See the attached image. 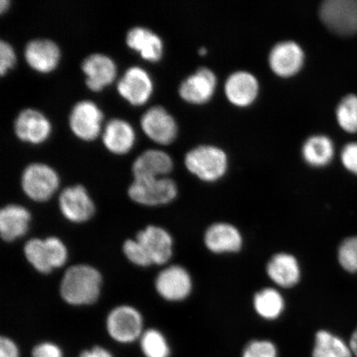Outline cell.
I'll list each match as a JSON object with an SVG mask.
<instances>
[{"mask_svg":"<svg viewBox=\"0 0 357 357\" xmlns=\"http://www.w3.org/2000/svg\"><path fill=\"white\" fill-rule=\"evenodd\" d=\"M102 275L95 267L75 265L66 270L60 285L62 298L70 305L95 303L100 297Z\"/></svg>","mask_w":357,"mask_h":357,"instance_id":"1","label":"cell"},{"mask_svg":"<svg viewBox=\"0 0 357 357\" xmlns=\"http://www.w3.org/2000/svg\"><path fill=\"white\" fill-rule=\"evenodd\" d=\"M177 193L176 183L167 177L135 178L128 190L134 202L151 207L171 203Z\"/></svg>","mask_w":357,"mask_h":357,"instance_id":"2","label":"cell"},{"mask_svg":"<svg viewBox=\"0 0 357 357\" xmlns=\"http://www.w3.org/2000/svg\"><path fill=\"white\" fill-rule=\"evenodd\" d=\"M21 185L29 199L36 202H46L58 190L60 178L55 169L48 165L33 163L22 172Z\"/></svg>","mask_w":357,"mask_h":357,"instance_id":"3","label":"cell"},{"mask_svg":"<svg viewBox=\"0 0 357 357\" xmlns=\"http://www.w3.org/2000/svg\"><path fill=\"white\" fill-rule=\"evenodd\" d=\"M185 166L200 180L212 182L218 180L227 171V156L214 146H199L185 156Z\"/></svg>","mask_w":357,"mask_h":357,"instance_id":"4","label":"cell"},{"mask_svg":"<svg viewBox=\"0 0 357 357\" xmlns=\"http://www.w3.org/2000/svg\"><path fill=\"white\" fill-rule=\"evenodd\" d=\"M107 331L115 342L128 344L140 339L144 331V319L132 306L121 305L112 310L106 321Z\"/></svg>","mask_w":357,"mask_h":357,"instance_id":"5","label":"cell"},{"mask_svg":"<svg viewBox=\"0 0 357 357\" xmlns=\"http://www.w3.org/2000/svg\"><path fill=\"white\" fill-rule=\"evenodd\" d=\"M320 17L335 33H357V0H328L320 8Z\"/></svg>","mask_w":357,"mask_h":357,"instance_id":"6","label":"cell"},{"mask_svg":"<svg viewBox=\"0 0 357 357\" xmlns=\"http://www.w3.org/2000/svg\"><path fill=\"white\" fill-rule=\"evenodd\" d=\"M102 111L95 102L82 100L70 112L69 124L75 136L84 141H93L99 136L102 121Z\"/></svg>","mask_w":357,"mask_h":357,"instance_id":"7","label":"cell"},{"mask_svg":"<svg viewBox=\"0 0 357 357\" xmlns=\"http://www.w3.org/2000/svg\"><path fill=\"white\" fill-rule=\"evenodd\" d=\"M141 127L151 140L162 145L172 144L177 135L175 119L162 106L147 109L142 116Z\"/></svg>","mask_w":357,"mask_h":357,"instance_id":"8","label":"cell"},{"mask_svg":"<svg viewBox=\"0 0 357 357\" xmlns=\"http://www.w3.org/2000/svg\"><path fill=\"white\" fill-rule=\"evenodd\" d=\"M60 211L67 220L82 223L91 220L96 212L93 204L84 186L67 187L59 197Z\"/></svg>","mask_w":357,"mask_h":357,"instance_id":"9","label":"cell"},{"mask_svg":"<svg viewBox=\"0 0 357 357\" xmlns=\"http://www.w3.org/2000/svg\"><path fill=\"white\" fill-rule=\"evenodd\" d=\"M156 291L164 300L177 302L185 300L192 290V280L184 267L171 266L164 269L155 279Z\"/></svg>","mask_w":357,"mask_h":357,"instance_id":"10","label":"cell"},{"mask_svg":"<svg viewBox=\"0 0 357 357\" xmlns=\"http://www.w3.org/2000/svg\"><path fill=\"white\" fill-rule=\"evenodd\" d=\"M117 89L124 100L132 105L139 106L149 100L153 91V84L144 69L132 66L119 79Z\"/></svg>","mask_w":357,"mask_h":357,"instance_id":"11","label":"cell"},{"mask_svg":"<svg viewBox=\"0 0 357 357\" xmlns=\"http://www.w3.org/2000/svg\"><path fill=\"white\" fill-rule=\"evenodd\" d=\"M13 128L19 139L33 144L46 141L52 131L46 116L33 109L22 110L17 116Z\"/></svg>","mask_w":357,"mask_h":357,"instance_id":"12","label":"cell"},{"mask_svg":"<svg viewBox=\"0 0 357 357\" xmlns=\"http://www.w3.org/2000/svg\"><path fill=\"white\" fill-rule=\"evenodd\" d=\"M136 239L144 248L155 265H164L173 253V239L162 227L150 225L138 231Z\"/></svg>","mask_w":357,"mask_h":357,"instance_id":"13","label":"cell"},{"mask_svg":"<svg viewBox=\"0 0 357 357\" xmlns=\"http://www.w3.org/2000/svg\"><path fill=\"white\" fill-rule=\"evenodd\" d=\"M24 57L31 68L40 73H49L59 63L61 52L50 39H34L26 45Z\"/></svg>","mask_w":357,"mask_h":357,"instance_id":"14","label":"cell"},{"mask_svg":"<svg viewBox=\"0 0 357 357\" xmlns=\"http://www.w3.org/2000/svg\"><path fill=\"white\" fill-rule=\"evenodd\" d=\"M86 84L92 91H100L109 86L117 75V67L110 57L101 53L89 55L82 62Z\"/></svg>","mask_w":357,"mask_h":357,"instance_id":"15","label":"cell"},{"mask_svg":"<svg viewBox=\"0 0 357 357\" xmlns=\"http://www.w3.org/2000/svg\"><path fill=\"white\" fill-rule=\"evenodd\" d=\"M215 87V75L207 68H201L183 82L178 93L183 100L199 105L211 99Z\"/></svg>","mask_w":357,"mask_h":357,"instance_id":"16","label":"cell"},{"mask_svg":"<svg viewBox=\"0 0 357 357\" xmlns=\"http://www.w3.org/2000/svg\"><path fill=\"white\" fill-rule=\"evenodd\" d=\"M303 52L298 44L293 42L281 43L272 49L270 65L272 70L281 77L296 74L303 63Z\"/></svg>","mask_w":357,"mask_h":357,"instance_id":"17","label":"cell"},{"mask_svg":"<svg viewBox=\"0 0 357 357\" xmlns=\"http://www.w3.org/2000/svg\"><path fill=\"white\" fill-rule=\"evenodd\" d=\"M171 156L163 151L150 149L144 151L134 160L132 171L135 178H162L172 171Z\"/></svg>","mask_w":357,"mask_h":357,"instance_id":"18","label":"cell"},{"mask_svg":"<svg viewBox=\"0 0 357 357\" xmlns=\"http://www.w3.org/2000/svg\"><path fill=\"white\" fill-rule=\"evenodd\" d=\"M204 243L214 253L236 252L243 245V238L238 229L225 222L214 223L205 233Z\"/></svg>","mask_w":357,"mask_h":357,"instance_id":"19","label":"cell"},{"mask_svg":"<svg viewBox=\"0 0 357 357\" xmlns=\"http://www.w3.org/2000/svg\"><path fill=\"white\" fill-rule=\"evenodd\" d=\"M31 214L17 204H10L0 211V234L6 242H13L28 233Z\"/></svg>","mask_w":357,"mask_h":357,"instance_id":"20","label":"cell"},{"mask_svg":"<svg viewBox=\"0 0 357 357\" xmlns=\"http://www.w3.org/2000/svg\"><path fill=\"white\" fill-rule=\"evenodd\" d=\"M128 46L140 53L146 61L155 62L163 54V43L158 34L144 26H134L128 31L126 37Z\"/></svg>","mask_w":357,"mask_h":357,"instance_id":"21","label":"cell"},{"mask_svg":"<svg viewBox=\"0 0 357 357\" xmlns=\"http://www.w3.org/2000/svg\"><path fill=\"white\" fill-rule=\"evenodd\" d=\"M270 279L279 287L291 288L301 279V268L296 258L288 253L276 254L266 266Z\"/></svg>","mask_w":357,"mask_h":357,"instance_id":"22","label":"cell"},{"mask_svg":"<svg viewBox=\"0 0 357 357\" xmlns=\"http://www.w3.org/2000/svg\"><path fill=\"white\" fill-rule=\"evenodd\" d=\"M102 142L112 153L126 154L132 149L135 142V132L125 120L111 119L102 132Z\"/></svg>","mask_w":357,"mask_h":357,"instance_id":"23","label":"cell"},{"mask_svg":"<svg viewBox=\"0 0 357 357\" xmlns=\"http://www.w3.org/2000/svg\"><path fill=\"white\" fill-rule=\"evenodd\" d=\"M227 99L236 106H248L255 100L258 93V83L252 75L236 73L227 79L225 84Z\"/></svg>","mask_w":357,"mask_h":357,"instance_id":"24","label":"cell"},{"mask_svg":"<svg viewBox=\"0 0 357 357\" xmlns=\"http://www.w3.org/2000/svg\"><path fill=\"white\" fill-rule=\"evenodd\" d=\"M350 345L331 333L321 330L316 333L312 357H354Z\"/></svg>","mask_w":357,"mask_h":357,"instance_id":"25","label":"cell"},{"mask_svg":"<svg viewBox=\"0 0 357 357\" xmlns=\"http://www.w3.org/2000/svg\"><path fill=\"white\" fill-rule=\"evenodd\" d=\"M303 158L312 167H324L330 162L333 155V146L329 138L324 136L312 137L303 147Z\"/></svg>","mask_w":357,"mask_h":357,"instance_id":"26","label":"cell"},{"mask_svg":"<svg viewBox=\"0 0 357 357\" xmlns=\"http://www.w3.org/2000/svg\"><path fill=\"white\" fill-rule=\"evenodd\" d=\"M254 307L261 318L273 320L279 318L284 309V301L278 290L266 288L254 297Z\"/></svg>","mask_w":357,"mask_h":357,"instance_id":"27","label":"cell"},{"mask_svg":"<svg viewBox=\"0 0 357 357\" xmlns=\"http://www.w3.org/2000/svg\"><path fill=\"white\" fill-rule=\"evenodd\" d=\"M140 346L145 357L171 356V348L167 338L158 330H146L140 338Z\"/></svg>","mask_w":357,"mask_h":357,"instance_id":"28","label":"cell"},{"mask_svg":"<svg viewBox=\"0 0 357 357\" xmlns=\"http://www.w3.org/2000/svg\"><path fill=\"white\" fill-rule=\"evenodd\" d=\"M24 252L26 261L34 267L40 273L49 274L53 271L45 245L44 240L33 238L28 241L24 245Z\"/></svg>","mask_w":357,"mask_h":357,"instance_id":"29","label":"cell"},{"mask_svg":"<svg viewBox=\"0 0 357 357\" xmlns=\"http://www.w3.org/2000/svg\"><path fill=\"white\" fill-rule=\"evenodd\" d=\"M337 118L345 131L357 132V96L349 95L342 100L337 107Z\"/></svg>","mask_w":357,"mask_h":357,"instance_id":"30","label":"cell"},{"mask_svg":"<svg viewBox=\"0 0 357 357\" xmlns=\"http://www.w3.org/2000/svg\"><path fill=\"white\" fill-rule=\"evenodd\" d=\"M338 261L343 269L351 273L357 272V236L343 241L338 248Z\"/></svg>","mask_w":357,"mask_h":357,"instance_id":"31","label":"cell"},{"mask_svg":"<svg viewBox=\"0 0 357 357\" xmlns=\"http://www.w3.org/2000/svg\"><path fill=\"white\" fill-rule=\"evenodd\" d=\"M46 245L49 263L53 270L63 266L68 258V252L63 243L56 236H49L44 239Z\"/></svg>","mask_w":357,"mask_h":357,"instance_id":"32","label":"cell"},{"mask_svg":"<svg viewBox=\"0 0 357 357\" xmlns=\"http://www.w3.org/2000/svg\"><path fill=\"white\" fill-rule=\"evenodd\" d=\"M123 250L125 256L133 264L142 267L153 265V262L151 261L144 245L138 242L137 239H128L125 241Z\"/></svg>","mask_w":357,"mask_h":357,"instance_id":"33","label":"cell"},{"mask_svg":"<svg viewBox=\"0 0 357 357\" xmlns=\"http://www.w3.org/2000/svg\"><path fill=\"white\" fill-rule=\"evenodd\" d=\"M278 348L273 342L267 340L252 341L243 352L242 357H278Z\"/></svg>","mask_w":357,"mask_h":357,"instance_id":"34","label":"cell"},{"mask_svg":"<svg viewBox=\"0 0 357 357\" xmlns=\"http://www.w3.org/2000/svg\"><path fill=\"white\" fill-rule=\"evenodd\" d=\"M16 61L15 50L11 45L2 40L0 42V74L2 77L13 68Z\"/></svg>","mask_w":357,"mask_h":357,"instance_id":"35","label":"cell"},{"mask_svg":"<svg viewBox=\"0 0 357 357\" xmlns=\"http://www.w3.org/2000/svg\"><path fill=\"white\" fill-rule=\"evenodd\" d=\"M32 357H64L59 346L53 342H45L35 346Z\"/></svg>","mask_w":357,"mask_h":357,"instance_id":"36","label":"cell"},{"mask_svg":"<svg viewBox=\"0 0 357 357\" xmlns=\"http://www.w3.org/2000/svg\"><path fill=\"white\" fill-rule=\"evenodd\" d=\"M342 160L348 171L357 175V142L344 147L342 153Z\"/></svg>","mask_w":357,"mask_h":357,"instance_id":"37","label":"cell"},{"mask_svg":"<svg viewBox=\"0 0 357 357\" xmlns=\"http://www.w3.org/2000/svg\"><path fill=\"white\" fill-rule=\"evenodd\" d=\"M0 357H20L19 347L10 337L0 338Z\"/></svg>","mask_w":357,"mask_h":357,"instance_id":"38","label":"cell"},{"mask_svg":"<svg viewBox=\"0 0 357 357\" xmlns=\"http://www.w3.org/2000/svg\"><path fill=\"white\" fill-rule=\"evenodd\" d=\"M79 357H114V356L105 348L96 346L91 349L82 351Z\"/></svg>","mask_w":357,"mask_h":357,"instance_id":"39","label":"cell"},{"mask_svg":"<svg viewBox=\"0 0 357 357\" xmlns=\"http://www.w3.org/2000/svg\"><path fill=\"white\" fill-rule=\"evenodd\" d=\"M350 347L351 348L352 352H354V356L357 357V328L351 335Z\"/></svg>","mask_w":357,"mask_h":357,"instance_id":"40","label":"cell"},{"mask_svg":"<svg viewBox=\"0 0 357 357\" xmlns=\"http://www.w3.org/2000/svg\"><path fill=\"white\" fill-rule=\"evenodd\" d=\"M10 1L8 0H1L0 2V12L3 13L8 10V8L10 7Z\"/></svg>","mask_w":357,"mask_h":357,"instance_id":"41","label":"cell"},{"mask_svg":"<svg viewBox=\"0 0 357 357\" xmlns=\"http://www.w3.org/2000/svg\"><path fill=\"white\" fill-rule=\"evenodd\" d=\"M199 53L200 55L204 56L206 55L207 50L205 48H201Z\"/></svg>","mask_w":357,"mask_h":357,"instance_id":"42","label":"cell"}]
</instances>
